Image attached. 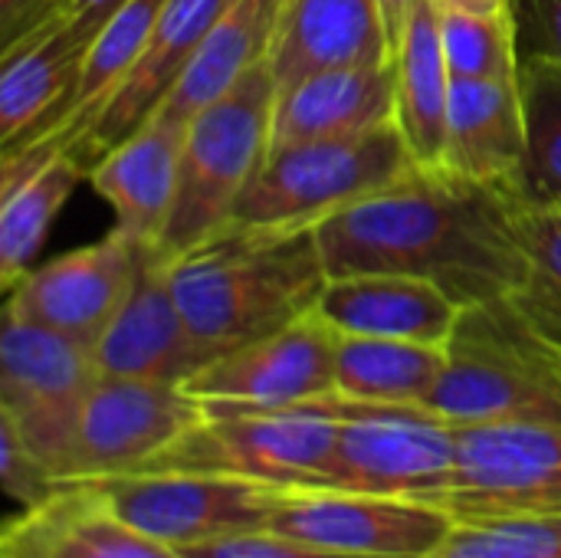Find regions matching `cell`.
<instances>
[{
	"label": "cell",
	"instance_id": "obj_11",
	"mask_svg": "<svg viewBox=\"0 0 561 558\" xmlns=\"http://www.w3.org/2000/svg\"><path fill=\"white\" fill-rule=\"evenodd\" d=\"M204 418V401L184 385L99 378L79 418L69 480L145 474Z\"/></svg>",
	"mask_w": 561,
	"mask_h": 558
},
{
	"label": "cell",
	"instance_id": "obj_8",
	"mask_svg": "<svg viewBox=\"0 0 561 558\" xmlns=\"http://www.w3.org/2000/svg\"><path fill=\"white\" fill-rule=\"evenodd\" d=\"M0 342V418L36 451L62 480L99 365L92 345L43 329L3 309Z\"/></svg>",
	"mask_w": 561,
	"mask_h": 558
},
{
	"label": "cell",
	"instance_id": "obj_27",
	"mask_svg": "<svg viewBox=\"0 0 561 558\" xmlns=\"http://www.w3.org/2000/svg\"><path fill=\"white\" fill-rule=\"evenodd\" d=\"M447 358V345L335 335V391L355 401L427 408Z\"/></svg>",
	"mask_w": 561,
	"mask_h": 558
},
{
	"label": "cell",
	"instance_id": "obj_14",
	"mask_svg": "<svg viewBox=\"0 0 561 558\" xmlns=\"http://www.w3.org/2000/svg\"><path fill=\"white\" fill-rule=\"evenodd\" d=\"M204 405L289 408L335 391V332L319 312L207 362L187 385Z\"/></svg>",
	"mask_w": 561,
	"mask_h": 558
},
{
	"label": "cell",
	"instance_id": "obj_39",
	"mask_svg": "<svg viewBox=\"0 0 561 558\" xmlns=\"http://www.w3.org/2000/svg\"><path fill=\"white\" fill-rule=\"evenodd\" d=\"M102 0H62V13H72V10H85V7H95Z\"/></svg>",
	"mask_w": 561,
	"mask_h": 558
},
{
	"label": "cell",
	"instance_id": "obj_33",
	"mask_svg": "<svg viewBox=\"0 0 561 558\" xmlns=\"http://www.w3.org/2000/svg\"><path fill=\"white\" fill-rule=\"evenodd\" d=\"M0 480L10 503L16 506V516L46 506L69 483L36 451H30L26 441L3 418H0Z\"/></svg>",
	"mask_w": 561,
	"mask_h": 558
},
{
	"label": "cell",
	"instance_id": "obj_25",
	"mask_svg": "<svg viewBox=\"0 0 561 558\" xmlns=\"http://www.w3.org/2000/svg\"><path fill=\"white\" fill-rule=\"evenodd\" d=\"M286 0H227L210 36L184 69L171 95L158 105L174 118H191L227 92L243 72L273 56Z\"/></svg>",
	"mask_w": 561,
	"mask_h": 558
},
{
	"label": "cell",
	"instance_id": "obj_3",
	"mask_svg": "<svg viewBox=\"0 0 561 558\" xmlns=\"http://www.w3.org/2000/svg\"><path fill=\"white\" fill-rule=\"evenodd\" d=\"M427 408L454 424L561 428V355L510 306H467Z\"/></svg>",
	"mask_w": 561,
	"mask_h": 558
},
{
	"label": "cell",
	"instance_id": "obj_15",
	"mask_svg": "<svg viewBox=\"0 0 561 558\" xmlns=\"http://www.w3.org/2000/svg\"><path fill=\"white\" fill-rule=\"evenodd\" d=\"M102 378H135L187 385L207 362H214L191 335L184 312L174 299L168 257L154 247L145 250L138 280L92 345Z\"/></svg>",
	"mask_w": 561,
	"mask_h": 558
},
{
	"label": "cell",
	"instance_id": "obj_31",
	"mask_svg": "<svg viewBox=\"0 0 561 558\" xmlns=\"http://www.w3.org/2000/svg\"><path fill=\"white\" fill-rule=\"evenodd\" d=\"M440 46L454 79H519L516 7L503 13L437 10Z\"/></svg>",
	"mask_w": 561,
	"mask_h": 558
},
{
	"label": "cell",
	"instance_id": "obj_38",
	"mask_svg": "<svg viewBox=\"0 0 561 558\" xmlns=\"http://www.w3.org/2000/svg\"><path fill=\"white\" fill-rule=\"evenodd\" d=\"M437 10H454V13H503L513 10L516 0H434Z\"/></svg>",
	"mask_w": 561,
	"mask_h": 558
},
{
	"label": "cell",
	"instance_id": "obj_34",
	"mask_svg": "<svg viewBox=\"0 0 561 558\" xmlns=\"http://www.w3.org/2000/svg\"><path fill=\"white\" fill-rule=\"evenodd\" d=\"M184 558H365V556H345V553H332L322 546H309L289 536H279L273 529L263 533H247V536H230V539H217V543H204V546H191L181 549Z\"/></svg>",
	"mask_w": 561,
	"mask_h": 558
},
{
	"label": "cell",
	"instance_id": "obj_16",
	"mask_svg": "<svg viewBox=\"0 0 561 558\" xmlns=\"http://www.w3.org/2000/svg\"><path fill=\"white\" fill-rule=\"evenodd\" d=\"M118 0L59 13L3 46L0 66V135L3 148L36 132L76 89L85 56Z\"/></svg>",
	"mask_w": 561,
	"mask_h": 558
},
{
	"label": "cell",
	"instance_id": "obj_2",
	"mask_svg": "<svg viewBox=\"0 0 561 558\" xmlns=\"http://www.w3.org/2000/svg\"><path fill=\"white\" fill-rule=\"evenodd\" d=\"M316 227L230 220L168 260L184 322L210 358L316 312L329 283Z\"/></svg>",
	"mask_w": 561,
	"mask_h": 558
},
{
	"label": "cell",
	"instance_id": "obj_30",
	"mask_svg": "<svg viewBox=\"0 0 561 558\" xmlns=\"http://www.w3.org/2000/svg\"><path fill=\"white\" fill-rule=\"evenodd\" d=\"M519 237L529 257V273L510 296V306L561 355V207H523Z\"/></svg>",
	"mask_w": 561,
	"mask_h": 558
},
{
	"label": "cell",
	"instance_id": "obj_28",
	"mask_svg": "<svg viewBox=\"0 0 561 558\" xmlns=\"http://www.w3.org/2000/svg\"><path fill=\"white\" fill-rule=\"evenodd\" d=\"M89 168L72 151H56L49 161L0 181V286L10 293L46 243L56 214L66 207Z\"/></svg>",
	"mask_w": 561,
	"mask_h": 558
},
{
	"label": "cell",
	"instance_id": "obj_4",
	"mask_svg": "<svg viewBox=\"0 0 561 558\" xmlns=\"http://www.w3.org/2000/svg\"><path fill=\"white\" fill-rule=\"evenodd\" d=\"M276 76L270 59L187 118L178 194L158 250L171 260L233 220L243 187L270 155Z\"/></svg>",
	"mask_w": 561,
	"mask_h": 558
},
{
	"label": "cell",
	"instance_id": "obj_19",
	"mask_svg": "<svg viewBox=\"0 0 561 558\" xmlns=\"http://www.w3.org/2000/svg\"><path fill=\"white\" fill-rule=\"evenodd\" d=\"M187 122L154 109L125 141L108 148L92 168L95 194L112 207L115 230L138 243H158L178 194V171Z\"/></svg>",
	"mask_w": 561,
	"mask_h": 558
},
{
	"label": "cell",
	"instance_id": "obj_32",
	"mask_svg": "<svg viewBox=\"0 0 561 558\" xmlns=\"http://www.w3.org/2000/svg\"><path fill=\"white\" fill-rule=\"evenodd\" d=\"M427 558H561V516L457 523Z\"/></svg>",
	"mask_w": 561,
	"mask_h": 558
},
{
	"label": "cell",
	"instance_id": "obj_29",
	"mask_svg": "<svg viewBox=\"0 0 561 558\" xmlns=\"http://www.w3.org/2000/svg\"><path fill=\"white\" fill-rule=\"evenodd\" d=\"M526 155L516 174L523 207H561V59L529 49L519 66Z\"/></svg>",
	"mask_w": 561,
	"mask_h": 558
},
{
	"label": "cell",
	"instance_id": "obj_12",
	"mask_svg": "<svg viewBox=\"0 0 561 558\" xmlns=\"http://www.w3.org/2000/svg\"><path fill=\"white\" fill-rule=\"evenodd\" d=\"M457 520L421 500L345 493V490H286L273 516V533L365 558L434 556Z\"/></svg>",
	"mask_w": 561,
	"mask_h": 558
},
{
	"label": "cell",
	"instance_id": "obj_22",
	"mask_svg": "<svg viewBox=\"0 0 561 558\" xmlns=\"http://www.w3.org/2000/svg\"><path fill=\"white\" fill-rule=\"evenodd\" d=\"M391 59L378 0H286L270 66L283 89L319 69Z\"/></svg>",
	"mask_w": 561,
	"mask_h": 558
},
{
	"label": "cell",
	"instance_id": "obj_10",
	"mask_svg": "<svg viewBox=\"0 0 561 558\" xmlns=\"http://www.w3.org/2000/svg\"><path fill=\"white\" fill-rule=\"evenodd\" d=\"M440 510L457 523L561 516V428L457 424V467Z\"/></svg>",
	"mask_w": 561,
	"mask_h": 558
},
{
	"label": "cell",
	"instance_id": "obj_6",
	"mask_svg": "<svg viewBox=\"0 0 561 558\" xmlns=\"http://www.w3.org/2000/svg\"><path fill=\"white\" fill-rule=\"evenodd\" d=\"M417 168L398 122L348 138L273 148L243 187L233 220L316 227L342 207L411 178Z\"/></svg>",
	"mask_w": 561,
	"mask_h": 558
},
{
	"label": "cell",
	"instance_id": "obj_36",
	"mask_svg": "<svg viewBox=\"0 0 561 558\" xmlns=\"http://www.w3.org/2000/svg\"><path fill=\"white\" fill-rule=\"evenodd\" d=\"M536 49L552 53L561 59V0H526Z\"/></svg>",
	"mask_w": 561,
	"mask_h": 558
},
{
	"label": "cell",
	"instance_id": "obj_5",
	"mask_svg": "<svg viewBox=\"0 0 561 558\" xmlns=\"http://www.w3.org/2000/svg\"><path fill=\"white\" fill-rule=\"evenodd\" d=\"M204 408V424L151 470L230 474L279 490H322L342 431L339 391L289 408Z\"/></svg>",
	"mask_w": 561,
	"mask_h": 558
},
{
	"label": "cell",
	"instance_id": "obj_37",
	"mask_svg": "<svg viewBox=\"0 0 561 558\" xmlns=\"http://www.w3.org/2000/svg\"><path fill=\"white\" fill-rule=\"evenodd\" d=\"M381 3V16H385V30H388V39H391V56L398 53L401 46V36H404V26L414 13V7L421 0H378Z\"/></svg>",
	"mask_w": 561,
	"mask_h": 558
},
{
	"label": "cell",
	"instance_id": "obj_24",
	"mask_svg": "<svg viewBox=\"0 0 561 558\" xmlns=\"http://www.w3.org/2000/svg\"><path fill=\"white\" fill-rule=\"evenodd\" d=\"M454 76L440 46L437 7L421 0L394 53V122L421 168H440Z\"/></svg>",
	"mask_w": 561,
	"mask_h": 558
},
{
	"label": "cell",
	"instance_id": "obj_7",
	"mask_svg": "<svg viewBox=\"0 0 561 558\" xmlns=\"http://www.w3.org/2000/svg\"><path fill=\"white\" fill-rule=\"evenodd\" d=\"M457 467V424L417 405L342 395V431L322 490L401 497L440 506Z\"/></svg>",
	"mask_w": 561,
	"mask_h": 558
},
{
	"label": "cell",
	"instance_id": "obj_13",
	"mask_svg": "<svg viewBox=\"0 0 561 558\" xmlns=\"http://www.w3.org/2000/svg\"><path fill=\"white\" fill-rule=\"evenodd\" d=\"M148 247L154 243H138L112 227L102 240L33 266L7 293V309L26 322L95 345L128 299Z\"/></svg>",
	"mask_w": 561,
	"mask_h": 558
},
{
	"label": "cell",
	"instance_id": "obj_35",
	"mask_svg": "<svg viewBox=\"0 0 561 558\" xmlns=\"http://www.w3.org/2000/svg\"><path fill=\"white\" fill-rule=\"evenodd\" d=\"M62 13V0H0V30L3 46L16 43L30 30Z\"/></svg>",
	"mask_w": 561,
	"mask_h": 558
},
{
	"label": "cell",
	"instance_id": "obj_9",
	"mask_svg": "<svg viewBox=\"0 0 561 558\" xmlns=\"http://www.w3.org/2000/svg\"><path fill=\"white\" fill-rule=\"evenodd\" d=\"M92 483L122 520L178 553L270 529L286 493L247 477L201 470H151Z\"/></svg>",
	"mask_w": 561,
	"mask_h": 558
},
{
	"label": "cell",
	"instance_id": "obj_23",
	"mask_svg": "<svg viewBox=\"0 0 561 558\" xmlns=\"http://www.w3.org/2000/svg\"><path fill=\"white\" fill-rule=\"evenodd\" d=\"M526 155L519 79H454L440 168L483 181L516 184Z\"/></svg>",
	"mask_w": 561,
	"mask_h": 558
},
{
	"label": "cell",
	"instance_id": "obj_21",
	"mask_svg": "<svg viewBox=\"0 0 561 558\" xmlns=\"http://www.w3.org/2000/svg\"><path fill=\"white\" fill-rule=\"evenodd\" d=\"M394 122V59L332 66L276 89L270 151L362 135Z\"/></svg>",
	"mask_w": 561,
	"mask_h": 558
},
{
	"label": "cell",
	"instance_id": "obj_20",
	"mask_svg": "<svg viewBox=\"0 0 561 558\" xmlns=\"http://www.w3.org/2000/svg\"><path fill=\"white\" fill-rule=\"evenodd\" d=\"M447 289L408 273H355L325 283L316 312L335 335L447 345L463 316Z\"/></svg>",
	"mask_w": 561,
	"mask_h": 558
},
{
	"label": "cell",
	"instance_id": "obj_26",
	"mask_svg": "<svg viewBox=\"0 0 561 558\" xmlns=\"http://www.w3.org/2000/svg\"><path fill=\"white\" fill-rule=\"evenodd\" d=\"M164 3L168 0H118L85 56L72 95L30 135H49L62 148H72L89 128L99 105L122 86V79L148 49Z\"/></svg>",
	"mask_w": 561,
	"mask_h": 558
},
{
	"label": "cell",
	"instance_id": "obj_1",
	"mask_svg": "<svg viewBox=\"0 0 561 558\" xmlns=\"http://www.w3.org/2000/svg\"><path fill=\"white\" fill-rule=\"evenodd\" d=\"M523 201L506 184L417 168L411 178L325 217L316 234L329 280L408 273L463 306L510 299L529 257L519 237Z\"/></svg>",
	"mask_w": 561,
	"mask_h": 558
},
{
	"label": "cell",
	"instance_id": "obj_18",
	"mask_svg": "<svg viewBox=\"0 0 561 558\" xmlns=\"http://www.w3.org/2000/svg\"><path fill=\"white\" fill-rule=\"evenodd\" d=\"M0 558H184L115 513L92 480H69L46 506L10 516Z\"/></svg>",
	"mask_w": 561,
	"mask_h": 558
},
{
	"label": "cell",
	"instance_id": "obj_17",
	"mask_svg": "<svg viewBox=\"0 0 561 558\" xmlns=\"http://www.w3.org/2000/svg\"><path fill=\"white\" fill-rule=\"evenodd\" d=\"M227 0H168L151 33L148 49L122 79V86L99 105L82 138L69 148L92 168L108 148L125 141L178 86L184 69L201 53Z\"/></svg>",
	"mask_w": 561,
	"mask_h": 558
}]
</instances>
